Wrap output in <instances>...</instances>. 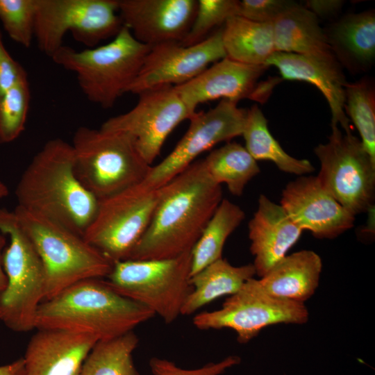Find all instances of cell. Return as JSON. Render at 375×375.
<instances>
[{
  "instance_id": "1",
  "label": "cell",
  "mask_w": 375,
  "mask_h": 375,
  "mask_svg": "<svg viewBox=\"0 0 375 375\" xmlns=\"http://www.w3.org/2000/svg\"><path fill=\"white\" fill-rule=\"evenodd\" d=\"M159 189L150 223L129 260L167 259L190 251L223 199L221 185L210 177L202 160Z\"/></svg>"
},
{
  "instance_id": "2",
  "label": "cell",
  "mask_w": 375,
  "mask_h": 375,
  "mask_svg": "<svg viewBox=\"0 0 375 375\" xmlns=\"http://www.w3.org/2000/svg\"><path fill=\"white\" fill-rule=\"evenodd\" d=\"M17 206L84 236L99 200L78 180L71 144L47 141L23 172L15 190Z\"/></svg>"
},
{
  "instance_id": "3",
  "label": "cell",
  "mask_w": 375,
  "mask_h": 375,
  "mask_svg": "<svg viewBox=\"0 0 375 375\" xmlns=\"http://www.w3.org/2000/svg\"><path fill=\"white\" fill-rule=\"evenodd\" d=\"M155 316L144 306L113 290L103 278L79 281L43 301L35 328L58 329L112 339Z\"/></svg>"
},
{
  "instance_id": "4",
  "label": "cell",
  "mask_w": 375,
  "mask_h": 375,
  "mask_svg": "<svg viewBox=\"0 0 375 375\" xmlns=\"http://www.w3.org/2000/svg\"><path fill=\"white\" fill-rule=\"evenodd\" d=\"M150 48L123 26L106 44L82 51L62 45L51 58L76 74L78 85L90 101L110 109L138 74Z\"/></svg>"
},
{
  "instance_id": "5",
  "label": "cell",
  "mask_w": 375,
  "mask_h": 375,
  "mask_svg": "<svg viewBox=\"0 0 375 375\" xmlns=\"http://www.w3.org/2000/svg\"><path fill=\"white\" fill-rule=\"evenodd\" d=\"M13 212L42 260L46 282L44 300L79 281L106 278L110 273L114 263L83 236L18 206Z\"/></svg>"
},
{
  "instance_id": "6",
  "label": "cell",
  "mask_w": 375,
  "mask_h": 375,
  "mask_svg": "<svg viewBox=\"0 0 375 375\" xmlns=\"http://www.w3.org/2000/svg\"><path fill=\"white\" fill-rule=\"evenodd\" d=\"M71 144L76 176L99 201L139 185L152 167L122 131L80 126Z\"/></svg>"
},
{
  "instance_id": "7",
  "label": "cell",
  "mask_w": 375,
  "mask_h": 375,
  "mask_svg": "<svg viewBox=\"0 0 375 375\" xmlns=\"http://www.w3.org/2000/svg\"><path fill=\"white\" fill-rule=\"evenodd\" d=\"M0 231L10 238L2 256L7 285L0 293V321L15 332L26 333L35 328L36 313L44 300V267L13 211L0 208Z\"/></svg>"
},
{
  "instance_id": "8",
  "label": "cell",
  "mask_w": 375,
  "mask_h": 375,
  "mask_svg": "<svg viewBox=\"0 0 375 375\" xmlns=\"http://www.w3.org/2000/svg\"><path fill=\"white\" fill-rule=\"evenodd\" d=\"M190 272L191 251L172 258L115 262L104 280L118 294L171 324L181 315L192 290Z\"/></svg>"
},
{
  "instance_id": "9",
  "label": "cell",
  "mask_w": 375,
  "mask_h": 375,
  "mask_svg": "<svg viewBox=\"0 0 375 375\" xmlns=\"http://www.w3.org/2000/svg\"><path fill=\"white\" fill-rule=\"evenodd\" d=\"M123 27L118 0H37L34 38L50 58L70 32L88 48L115 37Z\"/></svg>"
},
{
  "instance_id": "10",
  "label": "cell",
  "mask_w": 375,
  "mask_h": 375,
  "mask_svg": "<svg viewBox=\"0 0 375 375\" xmlns=\"http://www.w3.org/2000/svg\"><path fill=\"white\" fill-rule=\"evenodd\" d=\"M331 128L328 142L315 148L320 162L317 178L342 207L356 216L374 205L375 160L352 133H342L338 126Z\"/></svg>"
},
{
  "instance_id": "11",
  "label": "cell",
  "mask_w": 375,
  "mask_h": 375,
  "mask_svg": "<svg viewBox=\"0 0 375 375\" xmlns=\"http://www.w3.org/2000/svg\"><path fill=\"white\" fill-rule=\"evenodd\" d=\"M308 317L304 303L274 297L265 292L258 279L252 278L229 296L220 308L197 314L192 323L200 330L231 329L238 342L247 344L269 326L303 324Z\"/></svg>"
},
{
  "instance_id": "12",
  "label": "cell",
  "mask_w": 375,
  "mask_h": 375,
  "mask_svg": "<svg viewBox=\"0 0 375 375\" xmlns=\"http://www.w3.org/2000/svg\"><path fill=\"white\" fill-rule=\"evenodd\" d=\"M159 195V188L139 184L99 201L83 238L113 263L127 260L150 223Z\"/></svg>"
},
{
  "instance_id": "13",
  "label": "cell",
  "mask_w": 375,
  "mask_h": 375,
  "mask_svg": "<svg viewBox=\"0 0 375 375\" xmlns=\"http://www.w3.org/2000/svg\"><path fill=\"white\" fill-rule=\"evenodd\" d=\"M247 115V110L227 99H222L207 111L197 112L175 148L151 167L140 185L147 190L158 189L187 169L201 153L221 142L242 135Z\"/></svg>"
},
{
  "instance_id": "14",
  "label": "cell",
  "mask_w": 375,
  "mask_h": 375,
  "mask_svg": "<svg viewBox=\"0 0 375 375\" xmlns=\"http://www.w3.org/2000/svg\"><path fill=\"white\" fill-rule=\"evenodd\" d=\"M138 95L131 110L109 118L101 127L128 134L151 165L172 131L195 113L190 111L174 86L155 88Z\"/></svg>"
},
{
  "instance_id": "15",
  "label": "cell",
  "mask_w": 375,
  "mask_h": 375,
  "mask_svg": "<svg viewBox=\"0 0 375 375\" xmlns=\"http://www.w3.org/2000/svg\"><path fill=\"white\" fill-rule=\"evenodd\" d=\"M222 36V28L191 46L169 42L151 47L126 93L139 94L155 88L176 86L190 81L210 64L226 57Z\"/></svg>"
},
{
  "instance_id": "16",
  "label": "cell",
  "mask_w": 375,
  "mask_h": 375,
  "mask_svg": "<svg viewBox=\"0 0 375 375\" xmlns=\"http://www.w3.org/2000/svg\"><path fill=\"white\" fill-rule=\"evenodd\" d=\"M281 206L299 228L317 238H335L355 221V216L322 186L317 176L303 175L290 182L283 190Z\"/></svg>"
},
{
  "instance_id": "17",
  "label": "cell",
  "mask_w": 375,
  "mask_h": 375,
  "mask_svg": "<svg viewBox=\"0 0 375 375\" xmlns=\"http://www.w3.org/2000/svg\"><path fill=\"white\" fill-rule=\"evenodd\" d=\"M197 8L196 0H118L123 26L150 47L180 42L192 24Z\"/></svg>"
},
{
  "instance_id": "18",
  "label": "cell",
  "mask_w": 375,
  "mask_h": 375,
  "mask_svg": "<svg viewBox=\"0 0 375 375\" xmlns=\"http://www.w3.org/2000/svg\"><path fill=\"white\" fill-rule=\"evenodd\" d=\"M268 67L244 64L225 57L190 81L174 88L194 114L199 105L209 101L222 99L238 103L240 99H250L258 78Z\"/></svg>"
},
{
  "instance_id": "19",
  "label": "cell",
  "mask_w": 375,
  "mask_h": 375,
  "mask_svg": "<svg viewBox=\"0 0 375 375\" xmlns=\"http://www.w3.org/2000/svg\"><path fill=\"white\" fill-rule=\"evenodd\" d=\"M37 330L22 357L25 375H80L87 356L99 341L85 333Z\"/></svg>"
},
{
  "instance_id": "20",
  "label": "cell",
  "mask_w": 375,
  "mask_h": 375,
  "mask_svg": "<svg viewBox=\"0 0 375 375\" xmlns=\"http://www.w3.org/2000/svg\"><path fill=\"white\" fill-rule=\"evenodd\" d=\"M265 65L276 67L285 80L305 81L315 85L329 106L331 126L339 125L344 133H351L350 120L344 110L347 82L335 57L274 52Z\"/></svg>"
},
{
  "instance_id": "21",
  "label": "cell",
  "mask_w": 375,
  "mask_h": 375,
  "mask_svg": "<svg viewBox=\"0 0 375 375\" xmlns=\"http://www.w3.org/2000/svg\"><path fill=\"white\" fill-rule=\"evenodd\" d=\"M250 251L256 274L263 276L283 258L303 231L281 206L260 194L258 209L248 224Z\"/></svg>"
},
{
  "instance_id": "22",
  "label": "cell",
  "mask_w": 375,
  "mask_h": 375,
  "mask_svg": "<svg viewBox=\"0 0 375 375\" xmlns=\"http://www.w3.org/2000/svg\"><path fill=\"white\" fill-rule=\"evenodd\" d=\"M324 31L335 58L349 72H367L375 60V12L371 9L342 17Z\"/></svg>"
},
{
  "instance_id": "23",
  "label": "cell",
  "mask_w": 375,
  "mask_h": 375,
  "mask_svg": "<svg viewBox=\"0 0 375 375\" xmlns=\"http://www.w3.org/2000/svg\"><path fill=\"white\" fill-rule=\"evenodd\" d=\"M322 269L317 253L301 250L286 255L258 281L274 297L305 304L318 288Z\"/></svg>"
},
{
  "instance_id": "24",
  "label": "cell",
  "mask_w": 375,
  "mask_h": 375,
  "mask_svg": "<svg viewBox=\"0 0 375 375\" xmlns=\"http://www.w3.org/2000/svg\"><path fill=\"white\" fill-rule=\"evenodd\" d=\"M275 52L334 57L318 18L298 3L273 22Z\"/></svg>"
},
{
  "instance_id": "25",
  "label": "cell",
  "mask_w": 375,
  "mask_h": 375,
  "mask_svg": "<svg viewBox=\"0 0 375 375\" xmlns=\"http://www.w3.org/2000/svg\"><path fill=\"white\" fill-rule=\"evenodd\" d=\"M253 264L234 266L220 258L190 277L192 290L181 309V315H190L217 299L237 292L254 278Z\"/></svg>"
},
{
  "instance_id": "26",
  "label": "cell",
  "mask_w": 375,
  "mask_h": 375,
  "mask_svg": "<svg viewBox=\"0 0 375 375\" xmlns=\"http://www.w3.org/2000/svg\"><path fill=\"white\" fill-rule=\"evenodd\" d=\"M222 38L226 57L242 63L266 65L275 52L272 23L233 16L222 26Z\"/></svg>"
},
{
  "instance_id": "27",
  "label": "cell",
  "mask_w": 375,
  "mask_h": 375,
  "mask_svg": "<svg viewBox=\"0 0 375 375\" xmlns=\"http://www.w3.org/2000/svg\"><path fill=\"white\" fill-rule=\"evenodd\" d=\"M242 135L245 141L244 147L256 161H272L280 170L299 176L315 169L308 160L294 158L283 150L271 134L267 120L256 104L247 110Z\"/></svg>"
},
{
  "instance_id": "28",
  "label": "cell",
  "mask_w": 375,
  "mask_h": 375,
  "mask_svg": "<svg viewBox=\"0 0 375 375\" xmlns=\"http://www.w3.org/2000/svg\"><path fill=\"white\" fill-rule=\"evenodd\" d=\"M245 217L238 205L222 199L191 250L190 277L222 258L224 244Z\"/></svg>"
},
{
  "instance_id": "29",
  "label": "cell",
  "mask_w": 375,
  "mask_h": 375,
  "mask_svg": "<svg viewBox=\"0 0 375 375\" xmlns=\"http://www.w3.org/2000/svg\"><path fill=\"white\" fill-rule=\"evenodd\" d=\"M202 161L212 180L219 185H226L235 196H240L260 171L257 161L237 142H228L212 151Z\"/></svg>"
},
{
  "instance_id": "30",
  "label": "cell",
  "mask_w": 375,
  "mask_h": 375,
  "mask_svg": "<svg viewBox=\"0 0 375 375\" xmlns=\"http://www.w3.org/2000/svg\"><path fill=\"white\" fill-rule=\"evenodd\" d=\"M138 343L134 331L98 341L87 356L80 375H139L133 362Z\"/></svg>"
},
{
  "instance_id": "31",
  "label": "cell",
  "mask_w": 375,
  "mask_h": 375,
  "mask_svg": "<svg viewBox=\"0 0 375 375\" xmlns=\"http://www.w3.org/2000/svg\"><path fill=\"white\" fill-rule=\"evenodd\" d=\"M344 110L356 127L365 149L375 160V92L371 81L347 83Z\"/></svg>"
},
{
  "instance_id": "32",
  "label": "cell",
  "mask_w": 375,
  "mask_h": 375,
  "mask_svg": "<svg viewBox=\"0 0 375 375\" xmlns=\"http://www.w3.org/2000/svg\"><path fill=\"white\" fill-rule=\"evenodd\" d=\"M31 91L23 80L0 96V144L15 140L25 129Z\"/></svg>"
},
{
  "instance_id": "33",
  "label": "cell",
  "mask_w": 375,
  "mask_h": 375,
  "mask_svg": "<svg viewBox=\"0 0 375 375\" xmlns=\"http://www.w3.org/2000/svg\"><path fill=\"white\" fill-rule=\"evenodd\" d=\"M239 1L199 0L192 24L179 42L183 46H191L207 38L211 31L224 24L228 19L238 15Z\"/></svg>"
},
{
  "instance_id": "34",
  "label": "cell",
  "mask_w": 375,
  "mask_h": 375,
  "mask_svg": "<svg viewBox=\"0 0 375 375\" xmlns=\"http://www.w3.org/2000/svg\"><path fill=\"white\" fill-rule=\"evenodd\" d=\"M37 0H0V22L8 36L28 48L35 33Z\"/></svg>"
},
{
  "instance_id": "35",
  "label": "cell",
  "mask_w": 375,
  "mask_h": 375,
  "mask_svg": "<svg viewBox=\"0 0 375 375\" xmlns=\"http://www.w3.org/2000/svg\"><path fill=\"white\" fill-rule=\"evenodd\" d=\"M241 359L235 355L208 362L195 369H184L167 359L153 357L150 360L151 375H221L227 369L240 363Z\"/></svg>"
},
{
  "instance_id": "36",
  "label": "cell",
  "mask_w": 375,
  "mask_h": 375,
  "mask_svg": "<svg viewBox=\"0 0 375 375\" xmlns=\"http://www.w3.org/2000/svg\"><path fill=\"white\" fill-rule=\"evenodd\" d=\"M297 3L285 0L239 1L238 15L260 23H272L285 10Z\"/></svg>"
},
{
  "instance_id": "37",
  "label": "cell",
  "mask_w": 375,
  "mask_h": 375,
  "mask_svg": "<svg viewBox=\"0 0 375 375\" xmlns=\"http://www.w3.org/2000/svg\"><path fill=\"white\" fill-rule=\"evenodd\" d=\"M25 79H28L26 70L6 49L0 30V96Z\"/></svg>"
},
{
  "instance_id": "38",
  "label": "cell",
  "mask_w": 375,
  "mask_h": 375,
  "mask_svg": "<svg viewBox=\"0 0 375 375\" xmlns=\"http://www.w3.org/2000/svg\"><path fill=\"white\" fill-rule=\"evenodd\" d=\"M344 4L340 0H309L306 1V8L317 18H331L335 17L342 10Z\"/></svg>"
},
{
  "instance_id": "39",
  "label": "cell",
  "mask_w": 375,
  "mask_h": 375,
  "mask_svg": "<svg viewBox=\"0 0 375 375\" xmlns=\"http://www.w3.org/2000/svg\"><path fill=\"white\" fill-rule=\"evenodd\" d=\"M0 375H25L23 358L9 364L0 365Z\"/></svg>"
},
{
  "instance_id": "40",
  "label": "cell",
  "mask_w": 375,
  "mask_h": 375,
  "mask_svg": "<svg viewBox=\"0 0 375 375\" xmlns=\"http://www.w3.org/2000/svg\"><path fill=\"white\" fill-rule=\"evenodd\" d=\"M6 235L0 231V293L5 290L7 285V277L3 267L2 256L6 247Z\"/></svg>"
},
{
  "instance_id": "41",
  "label": "cell",
  "mask_w": 375,
  "mask_h": 375,
  "mask_svg": "<svg viewBox=\"0 0 375 375\" xmlns=\"http://www.w3.org/2000/svg\"><path fill=\"white\" fill-rule=\"evenodd\" d=\"M9 194L7 185L0 181V199L4 198Z\"/></svg>"
}]
</instances>
